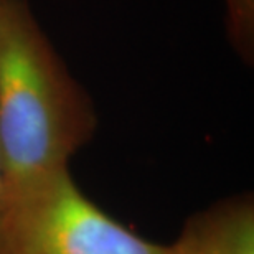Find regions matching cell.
I'll return each instance as SVG.
<instances>
[{
  "mask_svg": "<svg viewBox=\"0 0 254 254\" xmlns=\"http://www.w3.org/2000/svg\"><path fill=\"white\" fill-rule=\"evenodd\" d=\"M0 182H2V162H0Z\"/></svg>",
  "mask_w": 254,
  "mask_h": 254,
  "instance_id": "5",
  "label": "cell"
},
{
  "mask_svg": "<svg viewBox=\"0 0 254 254\" xmlns=\"http://www.w3.org/2000/svg\"><path fill=\"white\" fill-rule=\"evenodd\" d=\"M226 42L245 66L254 64V0H221Z\"/></svg>",
  "mask_w": 254,
  "mask_h": 254,
  "instance_id": "4",
  "label": "cell"
},
{
  "mask_svg": "<svg viewBox=\"0 0 254 254\" xmlns=\"http://www.w3.org/2000/svg\"><path fill=\"white\" fill-rule=\"evenodd\" d=\"M172 254H254L251 193L225 198L187 218Z\"/></svg>",
  "mask_w": 254,
  "mask_h": 254,
  "instance_id": "3",
  "label": "cell"
},
{
  "mask_svg": "<svg viewBox=\"0 0 254 254\" xmlns=\"http://www.w3.org/2000/svg\"><path fill=\"white\" fill-rule=\"evenodd\" d=\"M0 254H172L94 203L69 167L0 185Z\"/></svg>",
  "mask_w": 254,
  "mask_h": 254,
  "instance_id": "2",
  "label": "cell"
},
{
  "mask_svg": "<svg viewBox=\"0 0 254 254\" xmlns=\"http://www.w3.org/2000/svg\"><path fill=\"white\" fill-rule=\"evenodd\" d=\"M98 126L93 98L28 0H0V185L69 167Z\"/></svg>",
  "mask_w": 254,
  "mask_h": 254,
  "instance_id": "1",
  "label": "cell"
}]
</instances>
